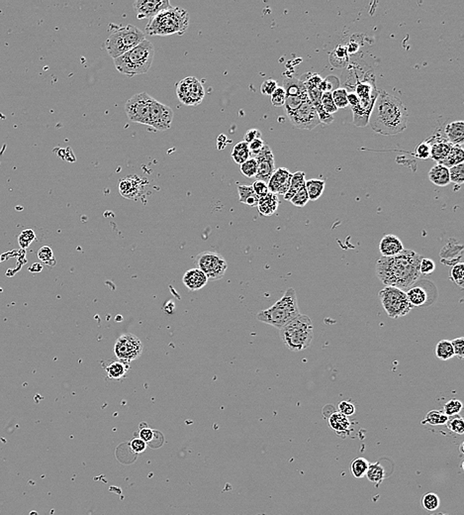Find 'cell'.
<instances>
[{
    "instance_id": "43",
    "label": "cell",
    "mask_w": 464,
    "mask_h": 515,
    "mask_svg": "<svg viewBox=\"0 0 464 515\" xmlns=\"http://www.w3.org/2000/svg\"><path fill=\"white\" fill-rule=\"evenodd\" d=\"M321 106L324 110L331 115H333L334 113H336L338 111V108L333 100L332 92H323L321 97Z\"/></svg>"
},
{
    "instance_id": "53",
    "label": "cell",
    "mask_w": 464,
    "mask_h": 515,
    "mask_svg": "<svg viewBox=\"0 0 464 515\" xmlns=\"http://www.w3.org/2000/svg\"><path fill=\"white\" fill-rule=\"evenodd\" d=\"M278 88V84L277 82L274 80V79H267L265 80L262 85H260V92L264 94V95H271L273 92H275V90Z\"/></svg>"
},
{
    "instance_id": "28",
    "label": "cell",
    "mask_w": 464,
    "mask_h": 515,
    "mask_svg": "<svg viewBox=\"0 0 464 515\" xmlns=\"http://www.w3.org/2000/svg\"><path fill=\"white\" fill-rule=\"evenodd\" d=\"M463 162V148L459 145H452L450 148L448 155L446 157V159L444 161H442L440 164L446 166L447 168H450L452 166L462 164Z\"/></svg>"
},
{
    "instance_id": "52",
    "label": "cell",
    "mask_w": 464,
    "mask_h": 515,
    "mask_svg": "<svg viewBox=\"0 0 464 515\" xmlns=\"http://www.w3.org/2000/svg\"><path fill=\"white\" fill-rule=\"evenodd\" d=\"M451 342V345H452V348H453V352H454V356H456L459 360H462L464 357V338L463 337H459V338H455L453 339Z\"/></svg>"
},
{
    "instance_id": "45",
    "label": "cell",
    "mask_w": 464,
    "mask_h": 515,
    "mask_svg": "<svg viewBox=\"0 0 464 515\" xmlns=\"http://www.w3.org/2000/svg\"><path fill=\"white\" fill-rule=\"evenodd\" d=\"M35 239H36L35 232L32 229H26V230L22 231L21 234L19 235V246L22 249H26L35 241Z\"/></svg>"
},
{
    "instance_id": "47",
    "label": "cell",
    "mask_w": 464,
    "mask_h": 515,
    "mask_svg": "<svg viewBox=\"0 0 464 515\" xmlns=\"http://www.w3.org/2000/svg\"><path fill=\"white\" fill-rule=\"evenodd\" d=\"M270 97H271V103L273 106H275V107L284 106L286 93L282 87L278 85V88L275 90V92L270 95Z\"/></svg>"
},
{
    "instance_id": "30",
    "label": "cell",
    "mask_w": 464,
    "mask_h": 515,
    "mask_svg": "<svg viewBox=\"0 0 464 515\" xmlns=\"http://www.w3.org/2000/svg\"><path fill=\"white\" fill-rule=\"evenodd\" d=\"M305 182H306V180H305V174L303 171H296V173L292 174L289 188L286 191L285 194L283 195V198L287 202H290L293 198V196L296 194V192L305 186Z\"/></svg>"
},
{
    "instance_id": "21",
    "label": "cell",
    "mask_w": 464,
    "mask_h": 515,
    "mask_svg": "<svg viewBox=\"0 0 464 515\" xmlns=\"http://www.w3.org/2000/svg\"><path fill=\"white\" fill-rule=\"evenodd\" d=\"M182 281L189 291L196 292L206 285L208 278L199 269L194 268L186 271L182 277Z\"/></svg>"
},
{
    "instance_id": "46",
    "label": "cell",
    "mask_w": 464,
    "mask_h": 515,
    "mask_svg": "<svg viewBox=\"0 0 464 515\" xmlns=\"http://www.w3.org/2000/svg\"><path fill=\"white\" fill-rule=\"evenodd\" d=\"M38 258L40 261L46 263L49 266H54L55 264L53 250L49 246H43L38 251Z\"/></svg>"
},
{
    "instance_id": "49",
    "label": "cell",
    "mask_w": 464,
    "mask_h": 515,
    "mask_svg": "<svg viewBox=\"0 0 464 515\" xmlns=\"http://www.w3.org/2000/svg\"><path fill=\"white\" fill-rule=\"evenodd\" d=\"M436 270V264L431 259L423 258L420 263V273L421 275H430Z\"/></svg>"
},
{
    "instance_id": "22",
    "label": "cell",
    "mask_w": 464,
    "mask_h": 515,
    "mask_svg": "<svg viewBox=\"0 0 464 515\" xmlns=\"http://www.w3.org/2000/svg\"><path fill=\"white\" fill-rule=\"evenodd\" d=\"M103 368L109 380L120 381L123 380L129 373L130 364L117 359L114 361H109L105 364V366H103Z\"/></svg>"
},
{
    "instance_id": "51",
    "label": "cell",
    "mask_w": 464,
    "mask_h": 515,
    "mask_svg": "<svg viewBox=\"0 0 464 515\" xmlns=\"http://www.w3.org/2000/svg\"><path fill=\"white\" fill-rule=\"evenodd\" d=\"M252 189L255 193V195L258 197V198H262L266 195H268L269 193V189H268V184L265 183V182H262V181H255L253 184H252Z\"/></svg>"
},
{
    "instance_id": "56",
    "label": "cell",
    "mask_w": 464,
    "mask_h": 515,
    "mask_svg": "<svg viewBox=\"0 0 464 515\" xmlns=\"http://www.w3.org/2000/svg\"><path fill=\"white\" fill-rule=\"evenodd\" d=\"M154 437V430L149 428L147 424H144V427H140V438L146 442L147 444L151 441Z\"/></svg>"
},
{
    "instance_id": "26",
    "label": "cell",
    "mask_w": 464,
    "mask_h": 515,
    "mask_svg": "<svg viewBox=\"0 0 464 515\" xmlns=\"http://www.w3.org/2000/svg\"><path fill=\"white\" fill-rule=\"evenodd\" d=\"M278 205H279L278 196L276 194L269 192L268 195L259 198L256 206L260 214L265 216H270L277 210Z\"/></svg>"
},
{
    "instance_id": "48",
    "label": "cell",
    "mask_w": 464,
    "mask_h": 515,
    "mask_svg": "<svg viewBox=\"0 0 464 515\" xmlns=\"http://www.w3.org/2000/svg\"><path fill=\"white\" fill-rule=\"evenodd\" d=\"M290 203L297 207H304L307 203H309V197H308L305 186L296 192V194L293 196V198L290 201Z\"/></svg>"
},
{
    "instance_id": "38",
    "label": "cell",
    "mask_w": 464,
    "mask_h": 515,
    "mask_svg": "<svg viewBox=\"0 0 464 515\" xmlns=\"http://www.w3.org/2000/svg\"><path fill=\"white\" fill-rule=\"evenodd\" d=\"M446 426L451 432H453L457 435H463L464 434V420L463 418L459 415H454V416L448 417Z\"/></svg>"
},
{
    "instance_id": "25",
    "label": "cell",
    "mask_w": 464,
    "mask_h": 515,
    "mask_svg": "<svg viewBox=\"0 0 464 515\" xmlns=\"http://www.w3.org/2000/svg\"><path fill=\"white\" fill-rule=\"evenodd\" d=\"M428 180L438 186H446L450 184L448 168L441 164L432 166L428 171Z\"/></svg>"
},
{
    "instance_id": "23",
    "label": "cell",
    "mask_w": 464,
    "mask_h": 515,
    "mask_svg": "<svg viewBox=\"0 0 464 515\" xmlns=\"http://www.w3.org/2000/svg\"><path fill=\"white\" fill-rule=\"evenodd\" d=\"M445 138L451 145L462 146L464 142V122L462 120L447 124L445 128Z\"/></svg>"
},
{
    "instance_id": "27",
    "label": "cell",
    "mask_w": 464,
    "mask_h": 515,
    "mask_svg": "<svg viewBox=\"0 0 464 515\" xmlns=\"http://www.w3.org/2000/svg\"><path fill=\"white\" fill-rule=\"evenodd\" d=\"M407 298L413 307H420L427 304L428 295L427 291L419 285H414L410 288L407 292Z\"/></svg>"
},
{
    "instance_id": "32",
    "label": "cell",
    "mask_w": 464,
    "mask_h": 515,
    "mask_svg": "<svg viewBox=\"0 0 464 515\" xmlns=\"http://www.w3.org/2000/svg\"><path fill=\"white\" fill-rule=\"evenodd\" d=\"M365 477L376 487H379L380 483H382V481L385 478V470L380 465V463L369 464Z\"/></svg>"
},
{
    "instance_id": "1",
    "label": "cell",
    "mask_w": 464,
    "mask_h": 515,
    "mask_svg": "<svg viewBox=\"0 0 464 515\" xmlns=\"http://www.w3.org/2000/svg\"><path fill=\"white\" fill-rule=\"evenodd\" d=\"M422 259L420 254L413 250H404L393 257H381L376 263V275L385 287L406 292L421 276Z\"/></svg>"
},
{
    "instance_id": "4",
    "label": "cell",
    "mask_w": 464,
    "mask_h": 515,
    "mask_svg": "<svg viewBox=\"0 0 464 515\" xmlns=\"http://www.w3.org/2000/svg\"><path fill=\"white\" fill-rule=\"evenodd\" d=\"M188 26V12L181 7H171L150 19L146 27V32L151 36L183 34L187 30Z\"/></svg>"
},
{
    "instance_id": "37",
    "label": "cell",
    "mask_w": 464,
    "mask_h": 515,
    "mask_svg": "<svg viewBox=\"0 0 464 515\" xmlns=\"http://www.w3.org/2000/svg\"><path fill=\"white\" fill-rule=\"evenodd\" d=\"M422 505L428 511H436L441 505V498L434 493H428L422 497Z\"/></svg>"
},
{
    "instance_id": "59",
    "label": "cell",
    "mask_w": 464,
    "mask_h": 515,
    "mask_svg": "<svg viewBox=\"0 0 464 515\" xmlns=\"http://www.w3.org/2000/svg\"><path fill=\"white\" fill-rule=\"evenodd\" d=\"M163 443V436L161 434V432L157 431V430H154V437L151 441L148 443V445L151 447V448H159L161 447Z\"/></svg>"
},
{
    "instance_id": "34",
    "label": "cell",
    "mask_w": 464,
    "mask_h": 515,
    "mask_svg": "<svg viewBox=\"0 0 464 515\" xmlns=\"http://www.w3.org/2000/svg\"><path fill=\"white\" fill-rule=\"evenodd\" d=\"M437 358L442 361H447L454 357V352L451 342L448 340H442L437 344L436 347Z\"/></svg>"
},
{
    "instance_id": "3",
    "label": "cell",
    "mask_w": 464,
    "mask_h": 515,
    "mask_svg": "<svg viewBox=\"0 0 464 515\" xmlns=\"http://www.w3.org/2000/svg\"><path fill=\"white\" fill-rule=\"evenodd\" d=\"M155 56L153 43L143 40L138 46L114 60V66L120 74L132 77L146 74L151 69Z\"/></svg>"
},
{
    "instance_id": "60",
    "label": "cell",
    "mask_w": 464,
    "mask_h": 515,
    "mask_svg": "<svg viewBox=\"0 0 464 515\" xmlns=\"http://www.w3.org/2000/svg\"><path fill=\"white\" fill-rule=\"evenodd\" d=\"M357 50H358V46H357V44H353V43L349 46V48H346V51H347L350 54L356 53Z\"/></svg>"
},
{
    "instance_id": "61",
    "label": "cell",
    "mask_w": 464,
    "mask_h": 515,
    "mask_svg": "<svg viewBox=\"0 0 464 515\" xmlns=\"http://www.w3.org/2000/svg\"><path fill=\"white\" fill-rule=\"evenodd\" d=\"M432 515H448V514H445V513H437V514H432Z\"/></svg>"
},
{
    "instance_id": "33",
    "label": "cell",
    "mask_w": 464,
    "mask_h": 515,
    "mask_svg": "<svg viewBox=\"0 0 464 515\" xmlns=\"http://www.w3.org/2000/svg\"><path fill=\"white\" fill-rule=\"evenodd\" d=\"M231 156H232V159L235 161V163L241 166L243 163H245L248 159L250 158L249 144L244 141L237 143L235 145V147L233 148Z\"/></svg>"
},
{
    "instance_id": "17",
    "label": "cell",
    "mask_w": 464,
    "mask_h": 515,
    "mask_svg": "<svg viewBox=\"0 0 464 515\" xmlns=\"http://www.w3.org/2000/svg\"><path fill=\"white\" fill-rule=\"evenodd\" d=\"M144 181L142 178L132 175L120 180L119 192L127 199H138L143 194Z\"/></svg>"
},
{
    "instance_id": "14",
    "label": "cell",
    "mask_w": 464,
    "mask_h": 515,
    "mask_svg": "<svg viewBox=\"0 0 464 515\" xmlns=\"http://www.w3.org/2000/svg\"><path fill=\"white\" fill-rule=\"evenodd\" d=\"M173 119V110L158 100H154L150 113L149 125L158 131H165L170 128Z\"/></svg>"
},
{
    "instance_id": "29",
    "label": "cell",
    "mask_w": 464,
    "mask_h": 515,
    "mask_svg": "<svg viewBox=\"0 0 464 515\" xmlns=\"http://www.w3.org/2000/svg\"><path fill=\"white\" fill-rule=\"evenodd\" d=\"M326 183L322 180L312 179L305 182V188L309 197V201H318L324 193Z\"/></svg>"
},
{
    "instance_id": "31",
    "label": "cell",
    "mask_w": 464,
    "mask_h": 515,
    "mask_svg": "<svg viewBox=\"0 0 464 515\" xmlns=\"http://www.w3.org/2000/svg\"><path fill=\"white\" fill-rule=\"evenodd\" d=\"M238 192L240 203L247 204L251 207L257 205L259 198L255 195L251 185H245V184L238 185Z\"/></svg>"
},
{
    "instance_id": "24",
    "label": "cell",
    "mask_w": 464,
    "mask_h": 515,
    "mask_svg": "<svg viewBox=\"0 0 464 515\" xmlns=\"http://www.w3.org/2000/svg\"><path fill=\"white\" fill-rule=\"evenodd\" d=\"M329 425L339 436L346 437L352 432V422L349 417L339 412H334L330 416Z\"/></svg>"
},
{
    "instance_id": "12",
    "label": "cell",
    "mask_w": 464,
    "mask_h": 515,
    "mask_svg": "<svg viewBox=\"0 0 464 515\" xmlns=\"http://www.w3.org/2000/svg\"><path fill=\"white\" fill-rule=\"evenodd\" d=\"M177 95L184 105L195 106L202 102L205 96V90L195 76H188L178 82Z\"/></svg>"
},
{
    "instance_id": "19",
    "label": "cell",
    "mask_w": 464,
    "mask_h": 515,
    "mask_svg": "<svg viewBox=\"0 0 464 515\" xmlns=\"http://www.w3.org/2000/svg\"><path fill=\"white\" fill-rule=\"evenodd\" d=\"M428 143L430 147V158L440 164L446 159L448 155L451 144L446 140L445 136L436 135L428 139Z\"/></svg>"
},
{
    "instance_id": "39",
    "label": "cell",
    "mask_w": 464,
    "mask_h": 515,
    "mask_svg": "<svg viewBox=\"0 0 464 515\" xmlns=\"http://www.w3.org/2000/svg\"><path fill=\"white\" fill-rule=\"evenodd\" d=\"M449 171V180L450 183L455 185H462L464 183V164H459L457 166H452L448 168Z\"/></svg>"
},
{
    "instance_id": "6",
    "label": "cell",
    "mask_w": 464,
    "mask_h": 515,
    "mask_svg": "<svg viewBox=\"0 0 464 515\" xmlns=\"http://www.w3.org/2000/svg\"><path fill=\"white\" fill-rule=\"evenodd\" d=\"M280 339L287 349L300 352L307 349L313 340L314 326L309 316L299 314L280 330Z\"/></svg>"
},
{
    "instance_id": "16",
    "label": "cell",
    "mask_w": 464,
    "mask_h": 515,
    "mask_svg": "<svg viewBox=\"0 0 464 515\" xmlns=\"http://www.w3.org/2000/svg\"><path fill=\"white\" fill-rule=\"evenodd\" d=\"M253 158L257 163V173L255 176L256 181H262L268 184L270 177L275 170V161L272 150L266 144L263 150Z\"/></svg>"
},
{
    "instance_id": "18",
    "label": "cell",
    "mask_w": 464,
    "mask_h": 515,
    "mask_svg": "<svg viewBox=\"0 0 464 515\" xmlns=\"http://www.w3.org/2000/svg\"><path fill=\"white\" fill-rule=\"evenodd\" d=\"M292 174L286 167H278L268 181L269 192L276 195H284L289 188Z\"/></svg>"
},
{
    "instance_id": "41",
    "label": "cell",
    "mask_w": 464,
    "mask_h": 515,
    "mask_svg": "<svg viewBox=\"0 0 464 515\" xmlns=\"http://www.w3.org/2000/svg\"><path fill=\"white\" fill-rule=\"evenodd\" d=\"M347 91L345 89H337L332 92L333 100L337 106V108H345L349 106L347 101Z\"/></svg>"
},
{
    "instance_id": "13",
    "label": "cell",
    "mask_w": 464,
    "mask_h": 515,
    "mask_svg": "<svg viewBox=\"0 0 464 515\" xmlns=\"http://www.w3.org/2000/svg\"><path fill=\"white\" fill-rule=\"evenodd\" d=\"M290 122L298 129L312 130L321 124L316 107L309 97L296 110L287 114Z\"/></svg>"
},
{
    "instance_id": "11",
    "label": "cell",
    "mask_w": 464,
    "mask_h": 515,
    "mask_svg": "<svg viewBox=\"0 0 464 515\" xmlns=\"http://www.w3.org/2000/svg\"><path fill=\"white\" fill-rule=\"evenodd\" d=\"M143 351V346L140 338L133 334H125L120 336L113 348V353L116 359L130 364L138 360Z\"/></svg>"
},
{
    "instance_id": "35",
    "label": "cell",
    "mask_w": 464,
    "mask_h": 515,
    "mask_svg": "<svg viewBox=\"0 0 464 515\" xmlns=\"http://www.w3.org/2000/svg\"><path fill=\"white\" fill-rule=\"evenodd\" d=\"M368 467H369V463L366 459L357 458L351 464V473L355 478H363V477H365Z\"/></svg>"
},
{
    "instance_id": "36",
    "label": "cell",
    "mask_w": 464,
    "mask_h": 515,
    "mask_svg": "<svg viewBox=\"0 0 464 515\" xmlns=\"http://www.w3.org/2000/svg\"><path fill=\"white\" fill-rule=\"evenodd\" d=\"M448 420V416L444 413V411L440 410H430L426 415L425 419L422 421V424H429V425H445Z\"/></svg>"
},
{
    "instance_id": "7",
    "label": "cell",
    "mask_w": 464,
    "mask_h": 515,
    "mask_svg": "<svg viewBox=\"0 0 464 515\" xmlns=\"http://www.w3.org/2000/svg\"><path fill=\"white\" fill-rule=\"evenodd\" d=\"M143 40H146V36L140 28L133 25L119 26L109 35L105 48L110 56L115 60L138 46Z\"/></svg>"
},
{
    "instance_id": "50",
    "label": "cell",
    "mask_w": 464,
    "mask_h": 515,
    "mask_svg": "<svg viewBox=\"0 0 464 515\" xmlns=\"http://www.w3.org/2000/svg\"><path fill=\"white\" fill-rule=\"evenodd\" d=\"M415 156L421 160H428L430 158V147L428 141H424L416 148Z\"/></svg>"
},
{
    "instance_id": "9",
    "label": "cell",
    "mask_w": 464,
    "mask_h": 515,
    "mask_svg": "<svg viewBox=\"0 0 464 515\" xmlns=\"http://www.w3.org/2000/svg\"><path fill=\"white\" fill-rule=\"evenodd\" d=\"M155 98L149 93L141 92L127 100L125 111L129 120L134 123L149 125L150 113Z\"/></svg>"
},
{
    "instance_id": "15",
    "label": "cell",
    "mask_w": 464,
    "mask_h": 515,
    "mask_svg": "<svg viewBox=\"0 0 464 515\" xmlns=\"http://www.w3.org/2000/svg\"><path fill=\"white\" fill-rule=\"evenodd\" d=\"M133 7L137 18L152 19L172 6L168 0H136Z\"/></svg>"
},
{
    "instance_id": "40",
    "label": "cell",
    "mask_w": 464,
    "mask_h": 515,
    "mask_svg": "<svg viewBox=\"0 0 464 515\" xmlns=\"http://www.w3.org/2000/svg\"><path fill=\"white\" fill-rule=\"evenodd\" d=\"M450 279L456 283V285L462 288L464 284V264L462 262L456 263L450 273Z\"/></svg>"
},
{
    "instance_id": "58",
    "label": "cell",
    "mask_w": 464,
    "mask_h": 515,
    "mask_svg": "<svg viewBox=\"0 0 464 515\" xmlns=\"http://www.w3.org/2000/svg\"><path fill=\"white\" fill-rule=\"evenodd\" d=\"M130 447L133 450V452H135L137 454V453L143 452L147 447V443L143 441L141 438H135L133 441L131 442Z\"/></svg>"
},
{
    "instance_id": "10",
    "label": "cell",
    "mask_w": 464,
    "mask_h": 515,
    "mask_svg": "<svg viewBox=\"0 0 464 515\" xmlns=\"http://www.w3.org/2000/svg\"><path fill=\"white\" fill-rule=\"evenodd\" d=\"M196 266L211 281L223 278L228 269L227 261L218 253L210 251L202 252L197 256Z\"/></svg>"
},
{
    "instance_id": "42",
    "label": "cell",
    "mask_w": 464,
    "mask_h": 515,
    "mask_svg": "<svg viewBox=\"0 0 464 515\" xmlns=\"http://www.w3.org/2000/svg\"><path fill=\"white\" fill-rule=\"evenodd\" d=\"M240 166H241V173L246 178H249V179L255 178L256 173H257V163L254 158L248 159L245 163H243Z\"/></svg>"
},
{
    "instance_id": "8",
    "label": "cell",
    "mask_w": 464,
    "mask_h": 515,
    "mask_svg": "<svg viewBox=\"0 0 464 515\" xmlns=\"http://www.w3.org/2000/svg\"><path fill=\"white\" fill-rule=\"evenodd\" d=\"M378 296L385 312L393 319L403 317L409 314L413 309V306L407 298L406 292L400 289L385 287L379 292Z\"/></svg>"
},
{
    "instance_id": "20",
    "label": "cell",
    "mask_w": 464,
    "mask_h": 515,
    "mask_svg": "<svg viewBox=\"0 0 464 515\" xmlns=\"http://www.w3.org/2000/svg\"><path fill=\"white\" fill-rule=\"evenodd\" d=\"M404 245L399 237L393 234L385 235L379 243V251L382 257H393L403 252Z\"/></svg>"
},
{
    "instance_id": "54",
    "label": "cell",
    "mask_w": 464,
    "mask_h": 515,
    "mask_svg": "<svg viewBox=\"0 0 464 515\" xmlns=\"http://www.w3.org/2000/svg\"><path fill=\"white\" fill-rule=\"evenodd\" d=\"M339 412L343 414L344 416H352L356 413V406L351 402H340L339 404Z\"/></svg>"
},
{
    "instance_id": "57",
    "label": "cell",
    "mask_w": 464,
    "mask_h": 515,
    "mask_svg": "<svg viewBox=\"0 0 464 515\" xmlns=\"http://www.w3.org/2000/svg\"><path fill=\"white\" fill-rule=\"evenodd\" d=\"M262 138V132L258 130V129H250L246 134H245V137H244V142L250 144V142H252L253 140L255 139H259Z\"/></svg>"
},
{
    "instance_id": "5",
    "label": "cell",
    "mask_w": 464,
    "mask_h": 515,
    "mask_svg": "<svg viewBox=\"0 0 464 515\" xmlns=\"http://www.w3.org/2000/svg\"><path fill=\"white\" fill-rule=\"evenodd\" d=\"M300 314L297 295L294 289H287L283 296L271 307L257 313L256 318L260 322L281 329L291 320Z\"/></svg>"
},
{
    "instance_id": "2",
    "label": "cell",
    "mask_w": 464,
    "mask_h": 515,
    "mask_svg": "<svg viewBox=\"0 0 464 515\" xmlns=\"http://www.w3.org/2000/svg\"><path fill=\"white\" fill-rule=\"evenodd\" d=\"M408 111L404 103L396 96L379 91L370 113L368 124L381 135L392 136L407 128Z\"/></svg>"
},
{
    "instance_id": "55",
    "label": "cell",
    "mask_w": 464,
    "mask_h": 515,
    "mask_svg": "<svg viewBox=\"0 0 464 515\" xmlns=\"http://www.w3.org/2000/svg\"><path fill=\"white\" fill-rule=\"evenodd\" d=\"M265 145H266V143H265V141L262 138L255 139L252 142H250V144H249L250 158H253L254 156H256L263 150V148L265 147Z\"/></svg>"
},
{
    "instance_id": "44",
    "label": "cell",
    "mask_w": 464,
    "mask_h": 515,
    "mask_svg": "<svg viewBox=\"0 0 464 515\" xmlns=\"http://www.w3.org/2000/svg\"><path fill=\"white\" fill-rule=\"evenodd\" d=\"M462 407H463V405L460 400L453 398V399H450L449 402H447L444 406V413L448 417L458 415L459 412L462 410Z\"/></svg>"
}]
</instances>
